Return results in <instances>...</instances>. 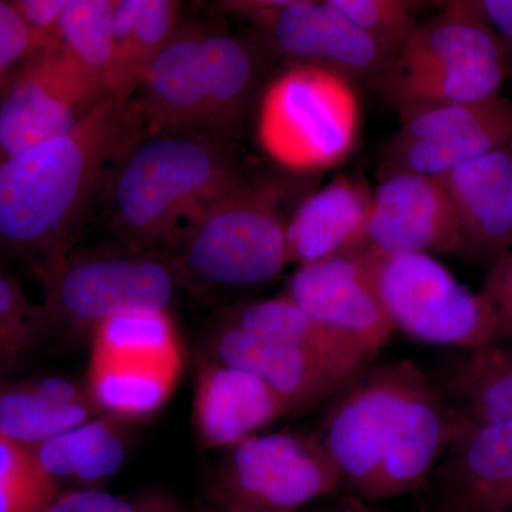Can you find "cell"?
Segmentation results:
<instances>
[{
  "label": "cell",
  "mask_w": 512,
  "mask_h": 512,
  "mask_svg": "<svg viewBox=\"0 0 512 512\" xmlns=\"http://www.w3.org/2000/svg\"><path fill=\"white\" fill-rule=\"evenodd\" d=\"M144 133L131 100L104 96L69 133L0 163V254L35 275L69 254L90 204Z\"/></svg>",
  "instance_id": "6da1fadb"
},
{
  "label": "cell",
  "mask_w": 512,
  "mask_h": 512,
  "mask_svg": "<svg viewBox=\"0 0 512 512\" xmlns=\"http://www.w3.org/2000/svg\"><path fill=\"white\" fill-rule=\"evenodd\" d=\"M204 133H144L106 184L109 227L124 247L167 254L192 222L248 180L237 158Z\"/></svg>",
  "instance_id": "7a4b0ae2"
},
{
  "label": "cell",
  "mask_w": 512,
  "mask_h": 512,
  "mask_svg": "<svg viewBox=\"0 0 512 512\" xmlns=\"http://www.w3.org/2000/svg\"><path fill=\"white\" fill-rule=\"evenodd\" d=\"M288 190L247 180L202 212L167 252L180 286L210 295L275 281L288 265Z\"/></svg>",
  "instance_id": "3957f363"
},
{
  "label": "cell",
  "mask_w": 512,
  "mask_h": 512,
  "mask_svg": "<svg viewBox=\"0 0 512 512\" xmlns=\"http://www.w3.org/2000/svg\"><path fill=\"white\" fill-rule=\"evenodd\" d=\"M36 276L52 333L70 340L92 338L97 326L116 313L167 311L180 288L167 254L128 247L72 249Z\"/></svg>",
  "instance_id": "277c9868"
},
{
  "label": "cell",
  "mask_w": 512,
  "mask_h": 512,
  "mask_svg": "<svg viewBox=\"0 0 512 512\" xmlns=\"http://www.w3.org/2000/svg\"><path fill=\"white\" fill-rule=\"evenodd\" d=\"M353 80L328 67L296 63L266 87L256 134L262 150L301 173L335 167L350 156L360 133Z\"/></svg>",
  "instance_id": "5b68a950"
},
{
  "label": "cell",
  "mask_w": 512,
  "mask_h": 512,
  "mask_svg": "<svg viewBox=\"0 0 512 512\" xmlns=\"http://www.w3.org/2000/svg\"><path fill=\"white\" fill-rule=\"evenodd\" d=\"M207 494L264 512H296L342 487L315 433H259L218 451Z\"/></svg>",
  "instance_id": "8992f818"
},
{
  "label": "cell",
  "mask_w": 512,
  "mask_h": 512,
  "mask_svg": "<svg viewBox=\"0 0 512 512\" xmlns=\"http://www.w3.org/2000/svg\"><path fill=\"white\" fill-rule=\"evenodd\" d=\"M369 262L394 328L431 345L473 350L500 340V326L480 293L471 292L431 255Z\"/></svg>",
  "instance_id": "52a82bcc"
},
{
  "label": "cell",
  "mask_w": 512,
  "mask_h": 512,
  "mask_svg": "<svg viewBox=\"0 0 512 512\" xmlns=\"http://www.w3.org/2000/svg\"><path fill=\"white\" fill-rule=\"evenodd\" d=\"M215 6L254 26L276 52L298 63L373 83L389 66L380 47L330 0H224Z\"/></svg>",
  "instance_id": "ba28073f"
},
{
  "label": "cell",
  "mask_w": 512,
  "mask_h": 512,
  "mask_svg": "<svg viewBox=\"0 0 512 512\" xmlns=\"http://www.w3.org/2000/svg\"><path fill=\"white\" fill-rule=\"evenodd\" d=\"M507 148H512V100L497 96L402 119L384 147L380 170L383 177L412 173L439 178L458 165Z\"/></svg>",
  "instance_id": "9c48e42d"
},
{
  "label": "cell",
  "mask_w": 512,
  "mask_h": 512,
  "mask_svg": "<svg viewBox=\"0 0 512 512\" xmlns=\"http://www.w3.org/2000/svg\"><path fill=\"white\" fill-rule=\"evenodd\" d=\"M103 97L59 46L33 50L0 96V163L69 133Z\"/></svg>",
  "instance_id": "30bf717a"
},
{
  "label": "cell",
  "mask_w": 512,
  "mask_h": 512,
  "mask_svg": "<svg viewBox=\"0 0 512 512\" xmlns=\"http://www.w3.org/2000/svg\"><path fill=\"white\" fill-rule=\"evenodd\" d=\"M407 360L369 365L335 394L319 433L342 487L377 500L384 443Z\"/></svg>",
  "instance_id": "8fae6325"
},
{
  "label": "cell",
  "mask_w": 512,
  "mask_h": 512,
  "mask_svg": "<svg viewBox=\"0 0 512 512\" xmlns=\"http://www.w3.org/2000/svg\"><path fill=\"white\" fill-rule=\"evenodd\" d=\"M456 212L439 178L387 175L375 191L362 237L346 255L376 262L413 254H460Z\"/></svg>",
  "instance_id": "7c38bea8"
},
{
  "label": "cell",
  "mask_w": 512,
  "mask_h": 512,
  "mask_svg": "<svg viewBox=\"0 0 512 512\" xmlns=\"http://www.w3.org/2000/svg\"><path fill=\"white\" fill-rule=\"evenodd\" d=\"M467 426L436 380L407 360L390 416L377 500L413 493L429 484L437 461Z\"/></svg>",
  "instance_id": "4fadbf2b"
},
{
  "label": "cell",
  "mask_w": 512,
  "mask_h": 512,
  "mask_svg": "<svg viewBox=\"0 0 512 512\" xmlns=\"http://www.w3.org/2000/svg\"><path fill=\"white\" fill-rule=\"evenodd\" d=\"M284 295L320 325L348 339L370 362L396 329L384 311L369 262L357 255L298 266Z\"/></svg>",
  "instance_id": "5bb4252c"
},
{
  "label": "cell",
  "mask_w": 512,
  "mask_h": 512,
  "mask_svg": "<svg viewBox=\"0 0 512 512\" xmlns=\"http://www.w3.org/2000/svg\"><path fill=\"white\" fill-rule=\"evenodd\" d=\"M201 357L261 379L285 404L289 417L319 406L355 377L311 350L252 335L220 319L208 330Z\"/></svg>",
  "instance_id": "9a60e30c"
},
{
  "label": "cell",
  "mask_w": 512,
  "mask_h": 512,
  "mask_svg": "<svg viewBox=\"0 0 512 512\" xmlns=\"http://www.w3.org/2000/svg\"><path fill=\"white\" fill-rule=\"evenodd\" d=\"M204 33L198 25L180 26L148 67L131 99L146 133L217 136Z\"/></svg>",
  "instance_id": "2e32d148"
},
{
  "label": "cell",
  "mask_w": 512,
  "mask_h": 512,
  "mask_svg": "<svg viewBox=\"0 0 512 512\" xmlns=\"http://www.w3.org/2000/svg\"><path fill=\"white\" fill-rule=\"evenodd\" d=\"M429 483L441 512H512V421L467 426Z\"/></svg>",
  "instance_id": "e0dca14e"
},
{
  "label": "cell",
  "mask_w": 512,
  "mask_h": 512,
  "mask_svg": "<svg viewBox=\"0 0 512 512\" xmlns=\"http://www.w3.org/2000/svg\"><path fill=\"white\" fill-rule=\"evenodd\" d=\"M289 417L282 400L261 379L200 357L192 424L202 450L221 451Z\"/></svg>",
  "instance_id": "ac0fdd59"
},
{
  "label": "cell",
  "mask_w": 512,
  "mask_h": 512,
  "mask_svg": "<svg viewBox=\"0 0 512 512\" xmlns=\"http://www.w3.org/2000/svg\"><path fill=\"white\" fill-rule=\"evenodd\" d=\"M456 212L460 254L497 261L512 249V148L493 151L439 177Z\"/></svg>",
  "instance_id": "d6986e66"
},
{
  "label": "cell",
  "mask_w": 512,
  "mask_h": 512,
  "mask_svg": "<svg viewBox=\"0 0 512 512\" xmlns=\"http://www.w3.org/2000/svg\"><path fill=\"white\" fill-rule=\"evenodd\" d=\"M373 194L365 181L339 174L301 202L286 229L288 265H309L356 247Z\"/></svg>",
  "instance_id": "ffe728a7"
},
{
  "label": "cell",
  "mask_w": 512,
  "mask_h": 512,
  "mask_svg": "<svg viewBox=\"0 0 512 512\" xmlns=\"http://www.w3.org/2000/svg\"><path fill=\"white\" fill-rule=\"evenodd\" d=\"M101 414L86 383L62 375L0 380V434L33 447Z\"/></svg>",
  "instance_id": "44dd1931"
},
{
  "label": "cell",
  "mask_w": 512,
  "mask_h": 512,
  "mask_svg": "<svg viewBox=\"0 0 512 512\" xmlns=\"http://www.w3.org/2000/svg\"><path fill=\"white\" fill-rule=\"evenodd\" d=\"M131 421L101 413L30 447L36 463L63 490H97L126 464Z\"/></svg>",
  "instance_id": "7402d4cb"
},
{
  "label": "cell",
  "mask_w": 512,
  "mask_h": 512,
  "mask_svg": "<svg viewBox=\"0 0 512 512\" xmlns=\"http://www.w3.org/2000/svg\"><path fill=\"white\" fill-rule=\"evenodd\" d=\"M180 2L117 0L104 96L133 99L148 67L180 28Z\"/></svg>",
  "instance_id": "603a6c76"
},
{
  "label": "cell",
  "mask_w": 512,
  "mask_h": 512,
  "mask_svg": "<svg viewBox=\"0 0 512 512\" xmlns=\"http://www.w3.org/2000/svg\"><path fill=\"white\" fill-rule=\"evenodd\" d=\"M436 382L468 426L512 421V343L467 350Z\"/></svg>",
  "instance_id": "cb8c5ba5"
},
{
  "label": "cell",
  "mask_w": 512,
  "mask_h": 512,
  "mask_svg": "<svg viewBox=\"0 0 512 512\" xmlns=\"http://www.w3.org/2000/svg\"><path fill=\"white\" fill-rule=\"evenodd\" d=\"M218 319L252 335L311 350L350 376L372 365L348 339L320 325L285 295L232 306Z\"/></svg>",
  "instance_id": "d4e9b609"
},
{
  "label": "cell",
  "mask_w": 512,
  "mask_h": 512,
  "mask_svg": "<svg viewBox=\"0 0 512 512\" xmlns=\"http://www.w3.org/2000/svg\"><path fill=\"white\" fill-rule=\"evenodd\" d=\"M183 366L90 353L87 390L100 412L136 421L153 416L170 399Z\"/></svg>",
  "instance_id": "484cf974"
},
{
  "label": "cell",
  "mask_w": 512,
  "mask_h": 512,
  "mask_svg": "<svg viewBox=\"0 0 512 512\" xmlns=\"http://www.w3.org/2000/svg\"><path fill=\"white\" fill-rule=\"evenodd\" d=\"M93 355L183 366L180 333L168 311L130 309L100 323L90 338Z\"/></svg>",
  "instance_id": "4316f807"
},
{
  "label": "cell",
  "mask_w": 512,
  "mask_h": 512,
  "mask_svg": "<svg viewBox=\"0 0 512 512\" xmlns=\"http://www.w3.org/2000/svg\"><path fill=\"white\" fill-rule=\"evenodd\" d=\"M204 47L214 87V130L224 137L244 119L256 83L254 57L238 37L208 29Z\"/></svg>",
  "instance_id": "83f0119b"
},
{
  "label": "cell",
  "mask_w": 512,
  "mask_h": 512,
  "mask_svg": "<svg viewBox=\"0 0 512 512\" xmlns=\"http://www.w3.org/2000/svg\"><path fill=\"white\" fill-rule=\"evenodd\" d=\"M117 0H69L60 23V50L104 96Z\"/></svg>",
  "instance_id": "f1b7e54d"
},
{
  "label": "cell",
  "mask_w": 512,
  "mask_h": 512,
  "mask_svg": "<svg viewBox=\"0 0 512 512\" xmlns=\"http://www.w3.org/2000/svg\"><path fill=\"white\" fill-rule=\"evenodd\" d=\"M49 335L43 303L33 302L18 279L0 266V380L16 377Z\"/></svg>",
  "instance_id": "f546056e"
},
{
  "label": "cell",
  "mask_w": 512,
  "mask_h": 512,
  "mask_svg": "<svg viewBox=\"0 0 512 512\" xmlns=\"http://www.w3.org/2000/svg\"><path fill=\"white\" fill-rule=\"evenodd\" d=\"M60 491L29 447L0 434V512H40Z\"/></svg>",
  "instance_id": "4dcf8cb0"
},
{
  "label": "cell",
  "mask_w": 512,
  "mask_h": 512,
  "mask_svg": "<svg viewBox=\"0 0 512 512\" xmlns=\"http://www.w3.org/2000/svg\"><path fill=\"white\" fill-rule=\"evenodd\" d=\"M362 29L384 53L389 64L402 53L419 28L420 3L409 0H330Z\"/></svg>",
  "instance_id": "1f68e13d"
},
{
  "label": "cell",
  "mask_w": 512,
  "mask_h": 512,
  "mask_svg": "<svg viewBox=\"0 0 512 512\" xmlns=\"http://www.w3.org/2000/svg\"><path fill=\"white\" fill-rule=\"evenodd\" d=\"M40 512H184L177 498L163 490L113 494L97 490H62Z\"/></svg>",
  "instance_id": "d6a6232c"
},
{
  "label": "cell",
  "mask_w": 512,
  "mask_h": 512,
  "mask_svg": "<svg viewBox=\"0 0 512 512\" xmlns=\"http://www.w3.org/2000/svg\"><path fill=\"white\" fill-rule=\"evenodd\" d=\"M32 37L9 2L0 0V92L32 55Z\"/></svg>",
  "instance_id": "836d02e7"
},
{
  "label": "cell",
  "mask_w": 512,
  "mask_h": 512,
  "mask_svg": "<svg viewBox=\"0 0 512 512\" xmlns=\"http://www.w3.org/2000/svg\"><path fill=\"white\" fill-rule=\"evenodd\" d=\"M9 3L28 29L35 50L59 46L60 23L69 0H12Z\"/></svg>",
  "instance_id": "e575fe53"
},
{
  "label": "cell",
  "mask_w": 512,
  "mask_h": 512,
  "mask_svg": "<svg viewBox=\"0 0 512 512\" xmlns=\"http://www.w3.org/2000/svg\"><path fill=\"white\" fill-rule=\"evenodd\" d=\"M478 293L498 320L500 340L512 339V249L491 264Z\"/></svg>",
  "instance_id": "d590c367"
},
{
  "label": "cell",
  "mask_w": 512,
  "mask_h": 512,
  "mask_svg": "<svg viewBox=\"0 0 512 512\" xmlns=\"http://www.w3.org/2000/svg\"><path fill=\"white\" fill-rule=\"evenodd\" d=\"M466 12L491 29L504 47L512 73V0H457Z\"/></svg>",
  "instance_id": "8d00e7d4"
},
{
  "label": "cell",
  "mask_w": 512,
  "mask_h": 512,
  "mask_svg": "<svg viewBox=\"0 0 512 512\" xmlns=\"http://www.w3.org/2000/svg\"><path fill=\"white\" fill-rule=\"evenodd\" d=\"M200 512H264L251 510V508L239 507V505L227 503L220 498L205 494L204 504L201 505Z\"/></svg>",
  "instance_id": "74e56055"
},
{
  "label": "cell",
  "mask_w": 512,
  "mask_h": 512,
  "mask_svg": "<svg viewBox=\"0 0 512 512\" xmlns=\"http://www.w3.org/2000/svg\"><path fill=\"white\" fill-rule=\"evenodd\" d=\"M330 512H386L382 510H376V508L370 507L365 503L362 498L356 497H345L336 503L335 507Z\"/></svg>",
  "instance_id": "f35d334b"
},
{
  "label": "cell",
  "mask_w": 512,
  "mask_h": 512,
  "mask_svg": "<svg viewBox=\"0 0 512 512\" xmlns=\"http://www.w3.org/2000/svg\"><path fill=\"white\" fill-rule=\"evenodd\" d=\"M434 512H441V511H439V510H436V511H434Z\"/></svg>",
  "instance_id": "ab89813d"
}]
</instances>
